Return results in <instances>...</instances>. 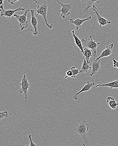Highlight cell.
Instances as JSON below:
<instances>
[{
	"mask_svg": "<svg viewBox=\"0 0 118 146\" xmlns=\"http://www.w3.org/2000/svg\"><path fill=\"white\" fill-rule=\"evenodd\" d=\"M89 128V125L86 120H82L80 123L75 124V127L73 129L74 131L78 133L82 138L83 141V145L85 146H89V142L87 137V133Z\"/></svg>",
	"mask_w": 118,
	"mask_h": 146,
	"instance_id": "6da1fadb",
	"label": "cell"
},
{
	"mask_svg": "<svg viewBox=\"0 0 118 146\" xmlns=\"http://www.w3.org/2000/svg\"><path fill=\"white\" fill-rule=\"evenodd\" d=\"M81 41L83 47L88 48L91 49L93 56H94L93 61H95L96 59V56L97 48L98 45L102 44L103 43L101 42L96 43V41L93 40L92 35H90L89 36L88 39L87 40L84 39V38L82 39Z\"/></svg>",
	"mask_w": 118,
	"mask_h": 146,
	"instance_id": "7a4b0ae2",
	"label": "cell"
},
{
	"mask_svg": "<svg viewBox=\"0 0 118 146\" xmlns=\"http://www.w3.org/2000/svg\"><path fill=\"white\" fill-rule=\"evenodd\" d=\"M48 5L47 4V0H43V3L42 4L39 3V5L37 6V16L39 15L42 16L45 23L46 24L47 26L49 28L51 29L53 27V24L52 23L51 25L48 23L47 18V11H48Z\"/></svg>",
	"mask_w": 118,
	"mask_h": 146,
	"instance_id": "3957f363",
	"label": "cell"
},
{
	"mask_svg": "<svg viewBox=\"0 0 118 146\" xmlns=\"http://www.w3.org/2000/svg\"><path fill=\"white\" fill-rule=\"evenodd\" d=\"M30 9H27L25 13L22 15H18L14 14V16L18 21L20 27H21V31H23L27 28L29 26V23L27 20V14L28 12L30 11Z\"/></svg>",
	"mask_w": 118,
	"mask_h": 146,
	"instance_id": "277c9868",
	"label": "cell"
},
{
	"mask_svg": "<svg viewBox=\"0 0 118 146\" xmlns=\"http://www.w3.org/2000/svg\"><path fill=\"white\" fill-rule=\"evenodd\" d=\"M19 85L21 87L19 92H20V93H23L24 94L25 98V102H26L27 98H28V97H27V93H28V89L30 88V84L29 83L27 77L26 76V75H25V74L23 78L22 79L21 82L20 83Z\"/></svg>",
	"mask_w": 118,
	"mask_h": 146,
	"instance_id": "5b68a950",
	"label": "cell"
},
{
	"mask_svg": "<svg viewBox=\"0 0 118 146\" xmlns=\"http://www.w3.org/2000/svg\"><path fill=\"white\" fill-rule=\"evenodd\" d=\"M57 2L62 7V9L60 10V12H61V17L63 19L66 18L70 15V11L73 7V4L61 3L58 0H57Z\"/></svg>",
	"mask_w": 118,
	"mask_h": 146,
	"instance_id": "8992f818",
	"label": "cell"
},
{
	"mask_svg": "<svg viewBox=\"0 0 118 146\" xmlns=\"http://www.w3.org/2000/svg\"><path fill=\"white\" fill-rule=\"evenodd\" d=\"M3 4L1 5L0 11H1V17H7L9 18H10L14 16L15 12L18 11H24L25 10V8L19 7L14 10H6L3 8Z\"/></svg>",
	"mask_w": 118,
	"mask_h": 146,
	"instance_id": "52a82bcc",
	"label": "cell"
},
{
	"mask_svg": "<svg viewBox=\"0 0 118 146\" xmlns=\"http://www.w3.org/2000/svg\"><path fill=\"white\" fill-rule=\"evenodd\" d=\"M93 10L94 11V13L96 16L98 22L99 24V27L102 26H105L107 24H110L111 23V21L107 20L106 19L104 18L103 17L101 16V15L99 14V11L97 7L95 5H93Z\"/></svg>",
	"mask_w": 118,
	"mask_h": 146,
	"instance_id": "ba28073f",
	"label": "cell"
},
{
	"mask_svg": "<svg viewBox=\"0 0 118 146\" xmlns=\"http://www.w3.org/2000/svg\"><path fill=\"white\" fill-rule=\"evenodd\" d=\"M94 86H95V83L94 82H90V81L86 82L85 85L81 89V91H79L78 92L76 93L74 95L73 97L74 100L76 101L78 100V96L80 94L83 92L89 91Z\"/></svg>",
	"mask_w": 118,
	"mask_h": 146,
	"instance_id": "9c48e42d",
	"label": "cell"
},
{
	"mask_svg": "<svg viewBox=\"0 0 118 146\" xmlns=\"http://www.w3.org/2000/svg\"><path fill=\"white\" fill-rule=\"evenodd\" d=\"M30 11L31 16V20L30 21L31 23L34 28V31L31 30V31L32 32V33L34 35H37L39 34V33L37 31V19L34 15V11L33 10H30Z\"/></svg>",
	"mask_w": 118,
	"mask_h": 146,
	"instance_id": "30bf717a",
	"label": "cell"
},
{
	"mask_svg": "<svg viewBox=\"0 0 118 146\" xmlns=\"http://www.w3.org/2000/svg\"><path fill=\"white\" fill-rule=\"evenodd\" d=\"M113 46H114V45H113V43H111L109 46H106L105 49L101 52L100 56L96 58L95 61H98V60H100L101 58L105 57H107V56H110V55H111L112 53V49L113 48Z\"/></svg>",
	"mask_w": 118,
	"mask_h": 146,
	"instance_id": "8fae6325",
	"label": "cell"
},
{
	"mask_svg": "<svg viewBox=\"0 0 118 146\" xmlns=\"http://www.w3.org/2000/svg\"><path fill=\"white\" fill-rule=\"evenodd\" d=\"M91 18H92V17L91 16L88 17L84 19H80L77 18L75 20H74L73 19L71 18L69 20V23H70L74 24L76 26V29L77 31L81 27L83 24L85 22L90 20L91 19Z\"/></svg>",
	"mask_w": 118,
	"mask_h": 146,
	"instance_id": "7c38bea8",
	"label": "cell"
},
{
	"mask_svg": "<svg viewBox=\"0 0 118 146\" xmlns=\"http://www.w3.org/2000/svg\"><path fill=\"white\" fill-rule=\"evenodd\" d=\"M81 1L83 2L86 3V6L84 9V12L80 14V15H83L85 13H86V17H87V15H88L89 9L90 8V7L93 6L95 3H101V0H81Z\"/></svg>",
	"mask_w": 118,
	"mask_h": 146,
	"instance_id": "4fadbf2b",
	"label": "cell"
},
{
	"mask_svg": "<svg viewBox=\"0 0 118 146\" xmlns=\"http://www.w3.org/2000/svg\"><path fill=\"white\" fill-rule=\"evenodd\" d=\"M100 62H101V60H100L97 61H93V63H92V71H91V73H88V75H89L90 76H92L93 75L99 73L101 69Z\"/></svg>",
	"mask_w": 118,
	"mask_h": 146,
	"instance_id": "5bb4252c",
	"label": "cell"
},
{
	"mask_svg": "<svg viewBox=\"0 0 118 146\" xmlns=\"http://www.w3.org/2000/svg\"><path fill=\"white\" fill-rule=\"evenodd\" d=\"M72 32L73 37L74 39L75 40V42L76 46L78 47V50H81V53L83 54V55L84 54V48L83 47V46L81 40H81L79 39V38L75 35L74 30H73Z\"/></svg>",
	"mask_w": 118,
	"mask_h": 146,
	"instance_id": "9a60e30c",
	"label": "cell"
},
{
	"mask_svg": "<svg viewBox=\"0 0 118 146\" xmlns=\"http://www.w3.org/2000/svg\"><path fill=\"white\" fill-rule=\"evenodd\" d=\"M91 67H92V63H88L85 57L83 56V63L82 65L81 68L80 70L81 73H87L88 70L91 68Z\"/></svg>",
	"mask_w": 118,
	"mask_h": 146,
	"instance_id": "2e32d148",
	"label": "cell"
},
{
	"mask_svg": "<svg viewBox=\"0 0 118 146\" xmlns=\"http://www.w3.org/2000/svg\"><path fill=\"white\" fill-rule=\"evenodd\" d=\"M99 86L109 87L111 89L118 88V80L105 84H98L96 86V87L97 88Z\"/></svg>",
	"mask_w": 118,
	"mask_h": 146,
	"instance_id": "e0dca14e",
	"label": "cell"
},
{
	"mask_svg": "<svg viewBox=\"0 0 118 146\" xmlns=\"http://www.w3.org/2000/svg\"><path fill=\"white\" fill-rule=\"evenodd\" d=\"M107 102L109 104V106L113 110L116 109L118 106V103L116 102L113 97H108L107 98Z\"/></svg>",
	"mask_w": 118,
	"mask_h": 146,
	"instance_id": "ac0fdd59",
	"label": "cell"
},
{
	"mask_svg": "<svg viewBox=\"0 0 118 146\" xmlns=\"http://www.w3.org/2000/svg\"><path fill=\"white\" fill-rule=\"evenodd\" d=\"M84 54L83 56L85 57L88 63L91 64V63L90 62V57L93 56V54H92L91 49L88 48H84Z\"/></svg>",
	"mask_w": 118,
	"mask_h": 146,
	"instance_id": "d6986e66",
	"label": "cell"
},
{
	"mask_svg": "<svg viewBox=\"0 0 118 146\" xmlns=\"http://www.w3.org/2000/svg\"><path fill=\"white\" fill-rule=\"evenodd\" d=\"M71 70H72V73H73V75H72L71 78H76V76L78 74L81 73L80 72V70L79 69H76L75 67H73L71 68Z\"/></svg>",
	"mask_w": 118,
	"mask_h": 146,
	"instance_id": "ffe728a7",
	"label": "cell"
},
{
	"mask_svg": "<svg viewBox=\"0 0 118 146\" xmlns=\"http://www.w3.org/2000/svg\"><path fill=\"white\" fill-rule=\"evenodd\" d=\"M9 115V113L7 111L0 112V120H2L4 117H8Z\"/></svg>",
	"mask_w": 118,
	"mask_h": 146,
	"instance_id": "44dd1931",
	"label": "cell"
},
{
	"mask_svg": "<svg viewBox=\"0 0 118 146\" xmlns=\"http://www.w3.org/2000/svg\"><path fill=\"white\" fill-rule=\"evenodd\" d=\"M66 76L65 77V78H67L68 77H72V75H73V73H72V71L71 70H69L66 72Z\"/></svg>",
	"mask_w": 118,
	"mask_h": 146,
	"instance_id": "7402d4cb",
	"label": "cell"
},
{
	"mask_svg": "<svg viewBox=\"0 0 118 146\" xmlns=\"http://www.w3.org/2000/svg\"><path fill=\"white\" fill-rule=\"evenodd\" d=\"M28 138L30 139V144L29 145H26V146H36L37 145H36V144H34V142H33V141H32V139H31V134H30V135H29V137H28Z\"/></svg>",
	"mask_w": 118,
	"mask_h": 146,
	"instance_id": "603a6c76",
	"label": "cell"
},
{
	"mask_svg": "<svg viewBox=\"0 0 118 146\" xmlns=\"http://www.w3.org/2000/svg\"><path fill=\"white\" fill-rule=\"evenodd\" d=\"M113 66L115 68H117L118 69V61L115 60L114 57L113 58Z\"/></svg>",
	"mask_w": 118,
	"mask_h": 146,
	"instance_id": "cb8c5ba5",
	"label": "cell"
},
{
	"mask_svg": "<svg viewBox=\"0 0 118 146\" xmlns=\"http://www.w3.org/2000/svg\"><path fill=\"white\" fill-rule=\"evenodd\" d=\"M18 1H20V0H8V2L9 3L13 5V4H14L16 2Z\"/></svg>",
	"mask_w": 118,
	"mask_h": 146,
	"instance_id": "d4e9b609",
	"label": "cell"
},
{
	"mask_svg": "<svg viewBox=\"0 0 118 146\" xmlns=\"http://www.w3.org/2000/svg\"><path fill=\"white\" fill-rule=\"evenodd\" d=\"M33 1L36 3H39H39L37 1V0H33Z\"/></svg>",
	"mask_w": 118,
	"mask_h": 146,
	"instance_id": "484cf974",
	"label": "cell"
},
{
	"mask_svg": "<svg viewBox=\"0 0 118 146\" xmlns=\"http://www.w3.org/2000/svg\"><path fill=\"white\" fill-rule=\"evenodd\" d=\"M4 1H5V0H3V2H4Z\"/></svg>",
	"mask_w": 118,
	"mask_h": 146,
	"instance_id": "4316f807",
	"label": "cell"
}]
</instances>
